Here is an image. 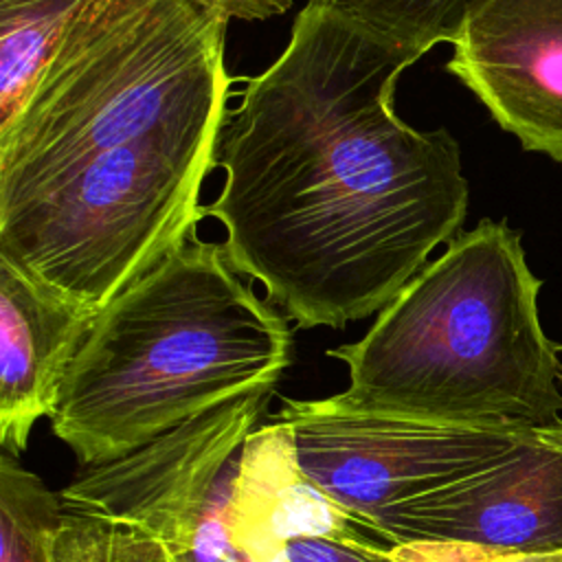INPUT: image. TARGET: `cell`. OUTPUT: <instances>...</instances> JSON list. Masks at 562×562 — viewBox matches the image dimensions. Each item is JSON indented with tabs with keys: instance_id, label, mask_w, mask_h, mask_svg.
<instances>
[{
	"instance_id": "obj_1",
	"label": "cell",
	"mask_w": 562,
	"mask_h": 562,
	"mask_svg": "<svg viewBox=\"0 0 562 562\" xmlns=\"http://www.w3.org/2000/svg\"><path fill=\"white\" fill-rule=\"evenodd\" d=\"M419 57L307 0L283 53L224 116V182L202 213L224 226L235 270L303 329L378 314L461 233L457 138L393 108Z\"/></svg>"
},
{
	"instance_id": "obj_2",
	"label": "cell",
	"mask_w": 562,
	"mask_h": 562,
	"mask_svg": "<svg viewBox=\"0 0 562 562\" xmlns=\"http://www.w3.org/2000/svg\"><path fill=\"white\" fill-rule=\"evenodd\" d=\"M231 18L94 0L0 127V259L101 310L195 233L233 77Z\"/></svg>"
},
{
	"instance_id": "obj_3",
	"label": "cell",
	"mask_w": 562,
	"mask_h": 562,
	"mask_svg": "<svg viewBox=\"0 0 562 562\" xmlns=\"http://www.w3.org/2000/svg\"><path fill=\"white\" fill-rule=\"evenodd\" d=\"M290 362L285 314L239 279L224 241L193 233L97 312L50 430L79 465L112 461L270 393Z\"/></svg>"
},
{
	"instance_id": "obj_4",
	"label": "cell",
	"mask_w": 562,
	"mask_h": 562,
	"mask_svg": "<svg viewBox=\"0 0 562 562\" xmlns=\"http://www.w3.org/2000/svg\"><path fill=\"white\" fill-rule=\"evenodd\" d=\"M520 233L483 220L461 231L378 312L336 393L362 411L542 430L562 424V362L540 314Z\"/></svg>"
},
{
	"instance_id": "obj_5",
	"label": "cell",
	"mask_w": 562,
	"mask_h": 562,
	"mask_svg": "<svg viewBox=\"0 0 562 562\" xmlns=\"http://www.w3.org/2000/svg\"><path fill=\"white\" fill-rule=\"evenodd\" d=\"M268 393H252L143 448L81 465L59 492L94 562H189L220 472L255 430Z\"/></svg>"
},
{
	"instance_id": "obj_6",
	"label": "cell",
	"mask_w": 562,
	"mask_h": 562,
	"mask_svg": "<svg viewBox=\"0 0 562 562\" xmlns=\"http://www.w3.org/2000/svg\"><path fill=\"white\" fill-rule=\"evenodd\" d=\"M277 419L303 472L371 529L389 509L476 474L536 432L362 411L338 395L285 400Z\"/></svg>"
},
{
	"instance_id": "obj_7",
	"label": "cell",
	"mask_w": 562,
	"mask_h": 562,
	"mask_svg": "<svg viewBox=\"0 0 562 562\" xmlns=\"http://www.w3.org/2000/svg\"><path fill=\"white\" fill-rule=\"evenodd\" d=\"M389 544L457 540L509 553H562V448L540 430L496 463L373 520Z\"/></svg>"
},
{
	"instance_id": "obj_8",
	"label": "cell",
	"mask_w": 562,
	"mask_h": 562,
	"mask_svg": "<svg viewBox=\"0 0 562 562\" xmlns=\"http://www.w3.org/2000/svg\"><path fill=\"white\" fill-rule=\"evenodd\" d=\"M446 70L522 149L562 162V0H490L452 42Z\"/></svg>"
},
{
	"instance_id": "obj_9",
	"label": "cell",
	"mask_w": 562,
	"mask_h": 562,
	"mask_svg": "<svg viewBox=\"0 0 562 562\" xmlns=\"http://www.w3.org/2000/svg\"><path fill=\"white\" fill-rule=\"evenodd\" d=\"M97 307L53 292L0 259V443L20 457L53 417Z\"/></svg>"
},
{
	"instance_id": "obj_10",
	"label": "cell",
	"mask_w": 562,
	"mask_h": 562,
	"mask_svg": "<svg viewBox=\"0 0 562 562\" xmlns=\"http://www.w3.org/2000/svg\"><path fill=\"white\" fill-rule=\"evenodd\" d=\"M226 525L246 562H288V544L305 536H375L367 520L347 512L303 472L292 432L277 417L255 428L239 448Z\"/></svg>"
},
{
	"instance_id": "obj_11",
	"label": "cell",
	"mask_w": 562,
	"mask_h": 562,
	"mask_svg": "<svg viewBox=\"0 0 562 562\" xmlns=\"http://www.w3.org/2000/svg\"><path fill=\"white\" fill-rule=\"evenodd\" d=\"M94 0H0V127L37 83L70 24Z\"/></svg>"
},
{
	"instance_id": "obj_12",
	"label": "cell",
	"mask_w": 562,
	"mask_h": 562,
	"mask_svg": "<svg viewBox=\"0 0 562 562\" xmlns=\"http://www.w3.org/2000/svg\"><path fill=\"white\" fill-rule=\"evenodd\" d=\"M0 562H72L59 494L11 452L0 457Z\"/></svg>"
},
{
	"instance_id": "obj_13",
	"label": "cell",
	"mask_w": 562,
	"mask_h": 562,
	"mask_svg": "<svg viewBox=\"0 0 562 562\" xmlns=\"http://www.w3.org/2000/svg\"><path fill=\"white\" fill-rule=\"evenodd\" d=\"M419 55L452 44L490 0H310Z\"/></svg>"
},
{
	"instance_id": "obj_14",
	"label": "cell",
	"mask_w": 562,
	"mask_h": 562,
	"mask_svg": "<svg viewBox=\"0 0 562 562\" xmlns=\"http://www.w3.org/2000/svg\"><path fill=\"white\" fill-rule=\"evenodd\" d=\"M237 457L220 472V476L213 483L211 496L206 501L204 514L200 518L191 558L189 562H246V558L237 551L228 536V525H226V505L231 498V485L237 468Z\"/></svg>"
},
{
	"instance_id": "obj_15",
	"label": "cell",
	"mask_w": 562,
	"mask_h": 562,
	"mask_svg": "<svg viewBox=\"0 0 562 562\" xmlns=\"http://www.w3.org/2000/svg\"><path fill=\"white\" fill-rule=\"evenodd\" d=\"M391 562H562V553H509L457 540H406L389 544Z\"/></svg>"
},
{
	"instance_id": "obj_16",
	"label": "cell",
	"mask_w": 562,
	"mask_h": 562,
	"mask_svg": "<svg viewBox=\"0 0 562 562\" xmlns=\"http://www.w3.org/2000/svg\"><path fill=\"white\" fill-rule=\"evenodd\" d=\"M288 562H391L389 542L378 536L356 540L305 536L296 538L285 549Z\"/></svg>"
},
{
	"instance_id": "obj_17",
	"label": "cell",
	"mask_w": 562,
	"mask_h": 562,
	"mask_svg": "<svg viewBox=\"0 0 562 562\" xmlns=\"http://www.w3.org/2000/svg\"><path fill=\"white\" fill-rule=\"evenodd\" d=\"M209 9L222 11L231 20H266L281 15L292 7V0H198Z\"/></svg>"
},
{
	"instance_id": "obj_18",
	"label": "cell",
	"mask_w": 562,
	"mask_h": 562,
	"mask_svg": "<svg viewBox=\"0 0 562 562\" xmlns=\"http://www.w3.org/2000/svg\"><path fill=\"white\" fill-rule=\"evenodd\" d=\"M540 432H542L551 443H555V446H560V448H562V424H555V426L542 428Z\"/></svg>"
}]
</instances>
